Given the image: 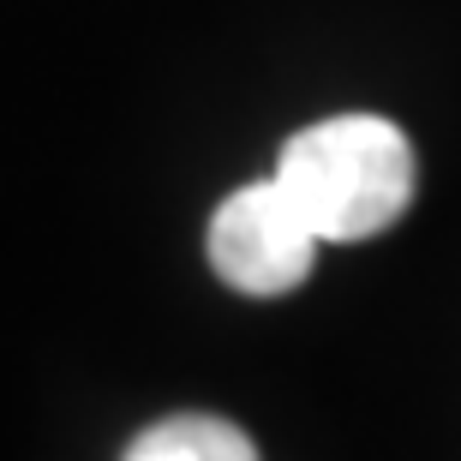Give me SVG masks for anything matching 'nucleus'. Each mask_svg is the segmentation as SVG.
<instances>
[{
    "instance_id": "obj_1",
    "label": "nucleus",
    "mask_w": 461,
    "mask_h": 461,
    "mask_svg": "<svg viewBox=\"0 0 461 461\" xmlns=\"http://www.w3.org/2000/svg\"><path fill=\"white\" fill-rule=\"evenodd\" d=\"M276 186L324 246L372 240L413 204V144L384 114H336L294 132L276 156Z\"/></svg>"
},
{
    "instance_id": "obj_2",
    "label": "nucleus",
    "mask_w": 461,
    "mask_h": 461,
    "mask_svg": "<svg viewBox=\"0 0 461 461\" xmlns=\"http://www.w3.org/2000/svg\"><path fill=\"white\" fill-rule=\"evenodd\" d=\"M318 246L324 240L306 228V216L288 204V192L276 180H252V186L228 192L204 234L210 270L252 300L294 294L318 264Z\"/></svg>"
},
{
    "instance_id": "obj_3",
    "label": "nucleus",
    "mask_w": 461,
    "mask_h": 461,
    "mask_svg": "<svg viewBox=\"0 0 461 461\" xmlns=\"http://www.w3.org/2000/svg\"><path fill=\"white\" fill-rule=\"evenodd\" d=\"M120 461H258L252 438L216 413H168L144 426Z\"/></svg>"
}]
</instances>
